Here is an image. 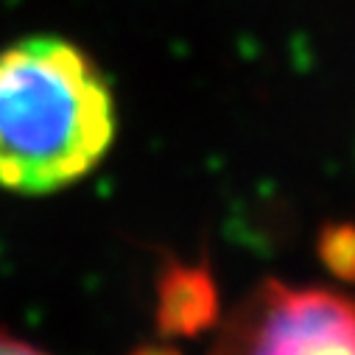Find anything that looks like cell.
<instances>
[{
	"mask_svg": "<svg viewBox=\"0 0 355 355\" xmlns=\"http://www.w3.org/2000/svg\"><path fill=\"white\" fill-rule=\"evenodd\" d=\"M319 257L336 277L349 280L352 277V263H355L352 227L349 224H327L319 235Z\"/></svg>",
	"mask_w": 355,
	"mask_h": 355,
	"instance_id": "277c9868",
	"label": "cell"
},
{
	"mask_svg": "<svg viewBox=\"0 0 355 355\" xmlns=\"http://www.w3.org/2000/svg\"><path fill=\"white\" fill-rule=\"evenodd\" d=\"M0 355H48V352H42L34 344H28L23 338H15V336L0 330Z\"/></svg>",
	"mask_w": 355,
	"mask_h": 355,
	"instance_id": "5b68a950",
	"label": "cell"
},
{
	"mask_svg": "<svg viewBox=\"0 0 355 355\" xmlns=\"http://www.w3.org/2000/svg\"><path fill=\"white\" fill-rule=\"evenodd\" d=\"M118 129L107 76L62 37L0 51V188L48 196L84 180Z\"/></svg>",
	"mask_w": 355,
	"mask_h": 355,
	"instance_id": "6da1fadb",
	"label": "cell"
},
{
	"mask_svg": "<svg viewBox=\"0 0 355 355\" xmlns=\"http://www.w3.org/2000/svg\"><path fill=\"white\" fill-rule=\"evenodd\" d=\"M210 355H355L347 297L263 280L218 324Z\"/></svg>",
	"mask_w": 355,
	"mask_h": 355,
	"instance_id": "7a4b0ae2",
	"label": "cell"
},
{
	"mask_svg": "<svg viewBox=\"0 0 355 355\" xmlns=\"http://www.w3.org/2000/svg\"><path fill=\"white\" fill-rule=\"evenodd\" d=\"M132 355H182V352L176 347H171V344H146V347L135 349Z\"/></svg>",
	"mask_w": 355,
	"mask_h": 355,
	"instance_id": "8992f818",
	"label": "cell"
},
{
	"mask_svg": "<svg viewBox=\"0 0 355 355\" xmlns=\"http://www.w3.org/2000/svg\"><path fill=\"white\" fill-rule=\"evenodd\" d=\"M157 327L162 336L193 338L218 324V288L205 266L168 263L157 280Z\"/></svg>",
	"mask_w": 355,
	"mask_h": 355,
	"instance_id": "3957f363",
	"label": "cell"
}]
</instances>
